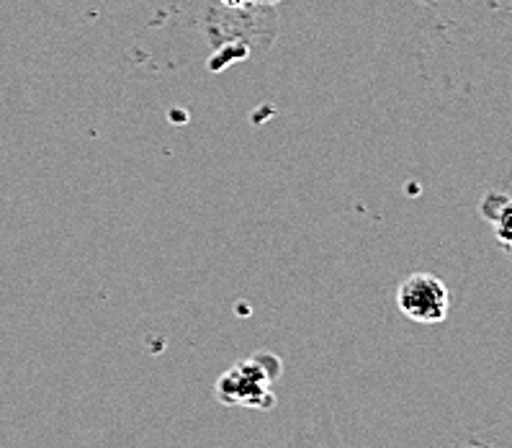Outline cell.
<instances>
[{
    "label": "cell",
    "mask_w": 512,
    "mask_h": 448,
    "mask_svg": "<svg viewBox=\"0 0 512 448\" xmlns=\"http://www.w3.org/2000/svg\"><path fill=\"white\" fill-rule=\"evenodd\" d=\"M397 307L407 320L422 322V325H435L443 322L451 307L446 284L433 276V273H412L399 284Z\"/></svg>",
    "instance_id": "obj_1"
},
{
    "label": "cell",
    "mask_w": 512,
    "mask_h": 448,
    "mask_svg": "<svg viewBox=\"0 0 512 448\" xmlns=\"http://www.w3.org/2000/svg\"><path fill=\"white\" fill-rule=\"evenodd\" d=\"M217 394L227 405L240 402V405L263 407L266 405L263 400H273L271 389H268V374L260 361H247V364L235 366L224 376H219Z\"/></svg>",
    "instance_id": "obj_2"
},
{
    "label": "cell",
    "mask_w": 512,
    "mask_h": 448,
    "mask_svg": "<svg viewBox=\"0 0 512 448\" xmlns=\"http://www.w3.org/2000/svg\"><path fill=\"white\" fill-rule=\"evenodd\" d=\"M482 217L494 227V235L502 248L512 255V199L510 196L492 191L482 199Z\"/></svg>",
    "instance_id": "obj_3"
},
{
    "label": "cell",
    "mask_w": 512,
    "mask_h": 448,
    "mask_svg": "<svg viewBox=\"0 0 512 448\" xmlns=\"http://www.w3.org/2000/svg\"><path fill=\"white\" fill-rule=\"evenodd\" d=\"M224 6H232V8H240V6H247V3H253V0H222Z\"/></svg>",
    "instance_id": "obj_4"
}]
</instances>
